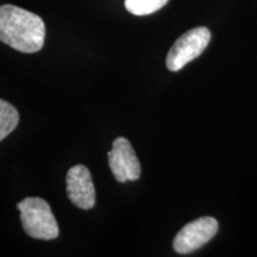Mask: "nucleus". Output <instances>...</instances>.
<instances>
[{"instance_id":"f257e3e1","label":"nucleus","mask_w":257,"mask_h":257,"mask_svg":"<svg viewBox=\"0 0 257 257\" xmlns=\"http://www.w3.org/2000/svg\"><path fill=\"white\" fill-rule=\"evenodd\" d=\"M46 40V25L40 16L15 5L0 6V41L31 54L40 51Z\"/></svg>"},{"instance_id":"f03ea898","label":"nucleus","mask_w":257,"mask_h":257,"mask_svg":"<svg viewBox=\"0 0 257 257\" xmlns=\"http://www.w3.org/2000/svg\"><path fill=\"white\" fill-rule=\"evenodd\" d=\"M25 233L32 238L50 240L59 236V225L49 204L42 198L30 197L17 204Z\"/></svg>"},{"instance_id":"7ed1b4c3","label":"nucleus","mask_w":257,"mask_h":257,"mask_svg":"<svg viewBox=\"0 0 257 257\" xmlns=\"http://www.w3.org/2000/svg\"><path fill=\"white\" fill-rule=\"evenodd\" d=\"M211 40V32L207 28L192 29L179 37L167 54L166 64L170 72H178L206 49Z\"/></svg>"},{"instance_id":"20e7f679","label":"nucleus","mask_w":257,"mask_h":257,"mask_svg":"<svg viewBox=\"0 0 257 257\" xmlns=\"http://www.w3.org/2000/svg\"><path fill=\"white\" fill-rule=\"evenodd\" d=\"M218 231V221L212 217H202L185 225L175 236L173 246L179 253H189L201 248L213 238Z\"/></svg>"},{"instance_id":"39448f33","label":"nucleus","mask_w":257,"mask_h":257,"mask_svg":"<svg viewBox=\"0 0 257 257\" xmlns=\"http://www.w3.org/2000/svg\"><path fill=\"white\" fill-rule=\"evenodd\" d=\"M108 166L118 182L127 180L136 181L141 176V163L133 146L126 138L118 137L113 141L111 152L107 153Z\"/></svg>"},{"instance_id":"423d86ee","label":"nucleus","mask_w":257,"mask_h":257,"mask_svg":"<svg viewBox=\"0 0 257 257\" xmlns=\"http://www.w3.org/2000/svg\"><path fill=\"white\" fill-rule=\"evenodd\" d=\"M67 194L75 206L89 210L95 204V189L87 167L76 165L68 170L66 176Z\"/></svg>"},{"instance_id":"0eeeda50","label":"nucleus","mask_w":257,"mask_h":257,"mask_svg":"<svg viewBox=\"0 0 257 257\" xmlns=\"http://www.w3.org/2000/svg\"><path fill=\"white\" fill-rule=\"evenodd\" d=\"M19 113L17 108L10 102L0 99V142L17 127Z\"/></svg>"},{"instance_id":"6e6552de","label":"nucleus","mask_w":257,"mask_h":257,"mask_svg":"<svg viewBox=\"0 0 257 257\" xmlns=\"http://www.w3.org/2000/svg\"><path fill=\"white\" fill-rule=\"evenodd\" d=\"M168 0H125V9L135 16H147L159 11Z\"/></svg>"}]
</instances>
